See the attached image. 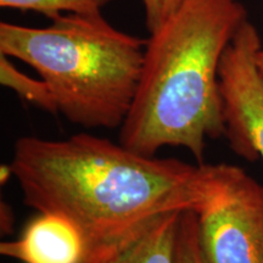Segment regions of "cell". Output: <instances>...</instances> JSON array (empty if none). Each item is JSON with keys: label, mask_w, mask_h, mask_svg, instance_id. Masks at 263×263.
<instances>
[{"label": "cell", "mask_w": 263, "mask_h": 263, "mask_svg": "<svg viewBox=\"0 0 263 263\" xmlns=\"http://www.w3.org/2000/svg\"><path fill=\"white\" fill-rule=\"evenodd\" d=\"M10 164L26 205L71 221L88 252L164 213L194 211L211 176V164L146 156L89 133L21 137Z\"/></svg>", "instance_id": "obj_1"}, {"label": "cell", "mask_w": 263, "mask_h": 263, "mask_svg": "<svg viewBox=\"0 0 263 263\" xmlns=\"http://www.w3.org/2000/svg\"><path fill=\"white\" fill-rule=\"evenodd\" d=\"M2 230L5 233H9L11 229L12 222H14V215L12 211L9 209L8 205L4 206V203H2Z\"/></svg>", "instance_id": "obj_12"}, {"label": "cell", "mask_w": 263, "mask_h": 263, "mask_svg": "<svg viewBox=\"0 0 263 263\" xmlns=\"http://www.w3.org/2000/svg\"><path fill=\"white\" fill-rule=\"evenodd\" d=\"M0 83L42 110L59 114L57 103L47 82L42 78L35 80L21 72L4 54H0Z\"/></svg>", "instance_id": "obj_8"}, {"label": "cell", "mask_w": 263, "mask_h": 263, "mask_svg": "<svg viewBox=\"0 0 263 263\" xmlns=\"http://www.w3.org/2000/svg\"><path fill=\"white\" fill-rule=\"evenodd\" d=\"M145 9V22L149 33L156 31L160 26L178 11L186 0H141Z\"/></svg>", "instance_id": "obj_11"}, {"label": "cell", "mask_w": 263, "mask_h": 263, "mask_svg": "<svg viewBox=\"0 0 263 263\" xmlns=\"http://www.w3.org/2000/svg\"><path fill=\"white\" fill-rule=\"evenodd\" d=\"M256 65H257L258 70L261 71V73L263 74V48L261 47L256 52Z\"/></svg>", "instance_id": "obj_14"}, {"label": "cell", "mask_w": 263, "mask_h": 263, "mask_svg": "<svg viewBox=\"0 0 263 263\" xmlns=\"http://www.w3.org/2000/svg\"><path fill=\"white\" fill-rule=\"evenodd\" d=\"M203 263H263V185L234 164H211L194 210Z\"/></svg>", "instance_id": "obj_4"}, {"label": "cell", "mask_w": 263, "mask_h": 263, "mask_svg": "<svg viewBox=\"0 0 263 263\" xmlns=\"http://www.w3.org/2000/svg\"><path fill=\"white\" fill-rule=\"evenodd\" d=\"M261 47L257 29L246 20L223 52L218 72L224 137L249 161H263V74L256 65Z\"/></svg>", "instance_id": "obj_5"}, {"label": "cell", "mask_w": 263, "mask_h": 263, "mask_svg": "<svg viewBox=\"0 0 263 263\" xmlns=\"http://www.w3.org/2000/svg\"><path fill=\"white\" fill-rule=\"evenodd\" d=\"M146 41L110 25L101 12L67 14L44 28L0 24V54L26 62L47 82L71 123L121 128L136 99Z\"/></svg>", "instance_id": "obj_3"}, {"label": "cell", "mask_w": 263, "mask_h": 263, "mask_svg": "<svg viewBox=\"0 0 263 263\" xmlns=\"http://www.w3.org/2000/svg\"><path fill=\"white\" fill-rule=\"evenodd\" d=\"M111 0H0L2 8L35 11L55 20L65 14L89 15L101 12Z\"/></svg>", "instance_id": "obj_9"}, {"label": "cell", "mask_w": 263, "mask_h": 263, "mask_svg": "<svg viewBox=\"0 0 263 263\" xmlns=\"http://www.w3.org/2000/svg\"><path fill=\"white\" fill-rule=\"evenodd\" d=\"M177 263H203L197 242L196 216L194 211L183 212L177 236Z\"/></svg>", "instance_id": "obj_10"}, {"label": "cell", "mask_w": 263, "mask_h": 263, "mask_svg": "<svg viewBox=\"0 0 263 263\" xmlns=\"http://www.w3.org/2000/svg\"><path fill=\"white\" fill-rule=\"evenodd\" d=\"M12 176H14V172H12L11 164H2L0 166V183H2V185L8 183Z\"/></svg>", "instance_id": "obj_13"}, {"label": "cell", "mask_w": 263, "mask_h": 263, "mask_svg": "<svg viewBox=\"0 0 263 263\" xmlns=\"http://www.w3.org/2000/svg\"><path fill=\"white\" fill-rule=\"evenodd\" d=\"M0 254L21 263H87L88 244L67 218L39 213L20 238L0 244Z\"/></svg>", "instance_id": "obj_6"}, {"label": "cell", "mask_w": 263, "mask_h": 263, "mask_svg": "<svg viewBox=\"0 0 263 263\" xmlns=\"http://www.w3.org/2000/svg\"><path fill=\"white\" fill-rule=\"evenodd\" d=\"M182 215L174 211L155 217L118 241L91 250L87 263H177Z\"/></svg>", "instance_id": "obj_7"}, {"label": "cell", "mask_w": 263, "mask_h": 263, "mask_svg": "<svg viewBox=\"0 0 263 263\" xmlns=\"http://www.w3.org/2000/svg\"><path fill=\"white\" fill-rule=\"evenodd\" d=\"M246 20L239 0H186L150 33L120 143L146 156L164 146L184 147L205 163L206 139L226 132L219 64Z\"/></svg>", "instance_id": "obj_2"}]
</instances>
